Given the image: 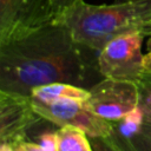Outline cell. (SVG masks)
Masks as SVG:
<instances>
[{"label":"cell","instance_id":"1","mask_svg":"<svg viewBox=\"0 0 151 151\" xmlns=\"http://www.w3.org/2000/svg\"><path fill=\"white\" fill-rule=\"evenodd\" d=\"M103 78L98 52L77 42L59 19L0 42L1 91L31 96L51 83L90 88Z\"/></svg>","mask_w":151,"mask_h":151},{"label":"cell","instance_id":"2","mask_svg":"<svg viewBox=\"0 0 151 151\" xmlns=\"http://www.w3.org/2000/svg\"><path fill=\"white\" fill-rule=\"evenodd\" d=\"M58 19L73 39L99 52L112 39L139 32L151 35V0H125L112 5H91L84 0L66 8Z\"/></svg>","mask_w":151,"mask_h":151},{"label":"cell","instance_id":"3","mask_svg":"<svg viewBox=\"0 0 151 151\" xmlns=\"http://www.w3.org/2000/svg\"><path fill=\"white\" fill-rule=\"evenodd\" d=\"M144 34L131 32L109 41L98 52V66L104 78L138 83L144 74L142 44Z\"/></svg>","mask_w":151,"mask_h":151},{"label":"cell","instance_id":"4","mask_svg":"<svg viewBox=\"0 0 151 151\" xmlns=\"http://www.w3.org/2000/svg\"><path fill=\"white\" fill-rule=\"evenodd\" d=\"M88 90L86 106L109 122L122 119L139 105V86L136 81L103 78Z\"/></svg>","mask_w":151,"mask_h":151},{"label":"cell","instance_id":"5","mask_svg":"<svg viewBox=\"0 0 151 151\" xmlns=\"http://www.w3.org/2000/svg\"><path fill=\"white\" fill-rule=\"evenodd\" d=\"M58 19L51 0H0V42Z\"/></svg>","mask_w":151,"mask_h":151},{"label":"cell","instance_id":"6","mask_svg":"<svg viewBox=\"0 0 151 151\" xmlns=\"http://www.w3.org/2000/svg\"><path fill=\"white\" fill-rule=\"evenodd\" d=\"M33 109L42 119L59 126L77 127L88 137H107L112 131V122L97 116L81 100L63 99L50 104L33 100Z\"/></svg>","mask_w":151,"mask_h":151},{"label":"cell","instance_id":"7","mask_svg":"<svg viewBox=\"0 0 151 151\" xmlns=\"http://www.w3.org/2000/svg\"><path fill=\"white\" fill-rule=\"evenodd\" d=\"M39 119L31 96L0 90V142L12 145L27 139V131Z\"/></svg>","mask_w":151,"mask_h":151},{"label":"cell","instance_id":"8","mask_svg":"<svg viewBox=\"0 0 151 151\" xmlns=\"http://www.w3.org/2000/svg\"><path fill=\"white\" fill-rule=\"evenodd\" d=\"M31 97L34 101L50 104L63 99L86 101L90 98V90L70 83H51L33 87Z\"/></svg>","mask_w":151,"mask_h":151},{"label":"cell","instance_id":"9","mask_svg":"<svg viewBox=\"0 0 151 151\" xmlns=\"http://www.w3.org/2000/svg\"><path fill=\"white\" fill-rule=\"evenodd\" d=\"M107 138L119 151H151V122L144 120L140 131L132 137H122L111 131Z\"/></svg>","mask_w":151,"mask_h":151},{"label":"cell","instance_id":"10","mask_svg":"<svg viewBox=\"0 0 151 151\" xmlns=\"http://www.w3.org/2000/svg\"><path fill=\"white\" fill-rule=\"evenodd\" d=\"M59 151H93L88 136L73 126H60Z\"/></svg>","mask_w":151,"mask_h":151},{"label":"cell","instance_id":"11","mask_svg":"<svg viewBox=\"0 0 151 151\" xmlns=\"http://www.w3.org/2000/svg\"><path fill=\"white\" fill-rule=\"evenodd\" d=\"M139 86V105L144 111L145 120L151 122V73H144L138 81Z\"/></svg>","mask_w":151,"mask_h":151},{"label":"cell","instance_id":"12","mask_svg":"<svg viewBox=\"0 0 151 151\" xmlns=\"http://www.w3.org/2000/svg\"><path fill=\"white\" fill-rule=\"evenodd\" d=\"M38 144L42 151H59V133L58 131L44 132L38 136Z\"/></svg>","mask_w":151,"mask_h":151},{"label":"cell","instance_id":"13","mask_svg":"<svg viewBox=\"0 0 151 151\" xmlns=\"http://www.w3.org/2000/svg\"><path fill=\"white\" fill-rule=\"evenodd\" d=\"M93 151H119L107 137H88Z\"/></svg>","mask_w":151,"mask_h":151},{"label":"cell","instance_id":"14","mask_svg":"<svg viewBox=\"0 0 151 151\" xmlns=\"http://www.w3.org/2000/svg\"><path fill=\"white\" fill-rule=\"evenodd\" d=\"M13 151H42V149L38 143H33L27 139H24L13 145Z\"/></svg>","mask_w":151,"mask_h":151},{"label":"cell","instance_id":"15","mask_svg":"<svg viewBox=\"0 0 151 151\" xmlns=\"http://www.w3.org/2000/svg\"><path fill=\"white\" fill-rule=\"evenodd\" d=\"M81 0H51L52 2V7H53V11L55 12L57 17H59L66 8L71 7L72 5L79 2Z\"/></svg>","mask_w":151,"mask_h":151},{"label":"cell","instance_id":"16","mask_svg":"<svg viewBox=\"0 0 151 151\" xmlns=\"http://www.w3.org/2000/svg\"><path fill=\"white\" fill-rule=\"evenodd\" d=\"M144 73H151V35L147 40L146 52L144 54Z\"/></svg>","mask_w":151,"mask_h":151},{"label":"cell","instance_id":"17","mask_svg":"<svg viewBox=\"0 0 151 151\" xmlns=\"http://www.w3.org/2000/svg\"><path fill=\"white\" fill-rule=\"evenodd\" d=\"M0 151H13V145L9 143H1L0 145Z\"/></svg>","mask_w":151,"mask_h":151}]
</instances>
